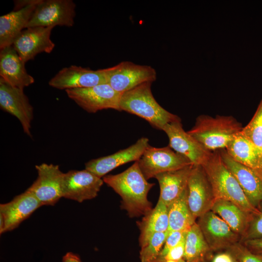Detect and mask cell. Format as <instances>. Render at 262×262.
Instances as JSON below:
<instances>
[{"label":"cell","mask_w":262,"mask_h":262,"mask_svg":"<svg viewBox=\"0 0 262 262\" xmlns=\"http://www.w3.org/2000/svg\"><path fill=\"white\" fill-rule=\"evenodd\" d=\"M75 8L76 4L72 0H40L26 28L72 27L76 16Z\"/></svg>","instance_id":"cell-7"},{"label":"cell","mask_w":262,"mask_h":262,"mask_svg":"<svg viewBox=\"0 0 262 262\" xmlns=\"http://www.w3.org/2000/svg\"><path fill=\"white\" fill-rule=\"evenodd\" d=\"M67 96L85 111L95 113L103 109L121 111L122 93L115 91L107 83L92 87L66 90Z\"/></svg>","instance_id":"cell-6"},{"label":"cell","mask_w":262,"mask_h":262,"mask_svg":"<svg viewBox=\"0 0 262 262\" xmlns=\"http://www.w3.org/2000/svg\"><path fill=\"white\" fill-rule=\"evenodd\" d=\"M40 0L32 2L17 10L0 17V49L12 46L14 40L25 29Z\"/></svg>","instance_id":"cell-21"},{"label":"cell","mask_w":262,"mask_h":262,"mask_svg":"<svg viewBox=\"0 0 262 262\" xmlns=\"http://www.w3.org/2000/svg\"><path fill=\"white\" fill-rule=\"evenodd\" d=\"M148 145V138H141L128 148L90 160L85 164V169L101 178L120 165L139 160Z\"/></svg>","instance_id":"cell-17"},{"label":"cell","mask_w":262,"mask_h":262,"mask_svg":"<svg viewBox=\"0 0 262 262\" xmlns=\"http://www.w3.org/2000/svg\"><path fill=\"white\" fill-rule=\"evenodd\" d=\"M54 27H35L23 30L12 46L24 63L33 60L40 53H50L55 44L50 38Z\"/></svg>","instance_id":"cell-14"},{"label":"cell","mask_w":262,"mask_h":262,"mask_svg":"<svg viewBox=\"0 0 262 262\" xmlns=\"http://www.w3.org/2000/svg\"><path fill=\"white\" fill-rule=\"evenodd\" d=\"M213 253L196 222L186 233L183 259L188 262H212Z\"/></svg>","instance_id":"cell-26"},{"label":"cell","mask_w":262,"mask_h":262,"mask_svg":"<svg viewBox=\"0 0 262 262\" xmlns=\"http://www.w3.org/2000/svg\"><path fill=\"white\" fill-rule=\"evenodd\" d=\"M193 165L190 164L178 170L160 173L155 177L160 185L159 199L167 207L186 188Z\"/></svg>","instance_id":"cell-22"},{"label":"cell","mask_w":262,"mask_h":262,"mask_svg":"<svg viewBox=\"0 0 262 262\" xmlns=\"http://www.w3.org/2000/svg\"><path fill=\"white\" fill-rule=\"evenodd\" d=\"M137 225L140 231L139 242L141 247L154 233L168 231V207L158 199L155 208L144 215L141 220L137 222Z\"/></svg>","instance_id":"cell-25"},{"label":"cell","mask_w":262,"mask_h":262,"mask_svg":"<svg viewBox=\"0 0 262 262\" xmlns=\"http://www.w3.org/2000/svg\"><path fill=\"white\" fill-rule=\"evenodd\" d=\"M103 180L86 170H71L64 174L63 197L78 202L95 198L103 183Z\"/></svg>","instance_id":"cell-12"},{"label":"cell","mask_w":262,"mask_h":262,"mask_svg":"<svg viewBox=\"0 0 262 262\" xmlns=\"http://www.w3.org/2000/svg\"><path fill=\"white\" fill-rule=\"evenodd\" d=\"M169 231L154 233L148 242L141 247V262H157Z\"/></svg>","instance_id":"cell-29"},{"label":"cell","mask_w":262,"mask_h":262,"mask_svg":"<svg viewBox=\"0 0 262 262\" xmlns=\"http://www.w3.org/2000/svg\"><path fill=\"white\" fill-rule=\"evenodd\" d=\"M211 211L222 219L241 238L245 234L253 215L243 211L232 202L221 199L214 200Z\"/></svg>","instance_id":"cell-24"},{"label":"cell","mask_w":262,"mask_h":262,"mask_svg":"<svg viewBox=\"0 0 262 262\" xmlns=\"http://www.w3.org/2000/svg\"><path fill=\"white\" fill-rule=\"evenodd\" d=\"M165 262H179L175 261H167Z\"/></svg>","instance_id":"cell-37"},{"label":"cell","mask_w":262,"mask_h":262,"mask_svg":"<svg viewBox=\"0 0 262 262\" xmlns=\"http://www.w3.org/2000/svg\"><path fill=\"white\" fill-rule=\"evenodd\" d=\"M103 69L106 82L122 94L143 83L153 82L157 78L156 71L151 66L130 61H122Z\"/></svg>","instance_id":"cell-5"},{"label":"cell","mask_w":262,"mask_h":262,"mask_svg":"<svg viewBox=\"0 0 262 262\" xmlns=\"http://www.w3.org/2000/svg\"><path fill=\"white\" fill-rule=\"evenodd\" d=\"M0 107L16 117L25 133L31 136L33 109L23 89L12 86L0 78Z\"/></svg>","instance_id":"cell-13"},{"label":"cell","mask_w":262,"mask_h":262,"mask_svg":"<svg viewBox=\"0 0 262 262\" xmlns=\"http://www.w3.org/2000/svg\"><path fill=\"white\" fill-rule=\"evenodd\" d=\"M185 238L169 251L164 258L165 262L167 261L179 262L183 259L185 252Z\"/></svg>","instance_id":"cell-33"},{"label":"cell","mask_w":262,"mask_h":262,"mask_svg":"<svg viewBox=\"0 0 262 262\" xmlns=\"http://www.w3.org/2000/svg\"><path fill=\"white\" fill-rule=\"evenodd\" d=\"M196 223L214 252L226 250L241 240L240 236L211 210L200 216Z\"/></svg>","instance_id":"cell-15"},{"label":"cell","mask_w":262,"mask_h":262,"mask_svg":"<svg viewBox=\"0 0 262 262\" xmlns=\"http://www.w3.org/2000/svg\"><path fill=\"white\" fill-rule=\"evenodd\" d=\"M212 262H236V261L229 252L225 251L214 256Z\"/></svg>","instance_id":"cell-35"},{"label":"cell","mask_w":262,"mask_h":262,"mask_svg":"<svg viewBox=\"0 0 262 262\" xmlns=\"http://www.w3.org/2000/svg\"><path fill=\"white\" fill-rule=\"evenodd\" d=\"M236 262H262V254L250 250L244 244L238 242L227 249Z\"/></svg>","instance_id":"cell-30"},{"label":"cell","mask_w":262,"mask_h":262,"mask_svg":"<svg viewBox=\"0 0 262 262\" xmlns=\"http://www.w3.org/2000/svg\"><path fill=\"white\" fill-rule=\"evenodd\" d=\"M42 205L30 192L26 190L11 201L0 205V215L4 222L3 233L17 227Z\"/></svg>","instance_id":"cell-19"},{"label":"cell","mask_w":262,"mask_h":262,"mask_svg":"<svg viewBox=\"0 0 262 262\" xmlns=\"http://www.w3.org/2000/svg\"><path fill=\"white\" fill-rule=\"evenodd\" d=\"M137 162L147 180L159 174L192 164L187 158L173 151L169 146L159 148L148 145Z\"/></svg>","instance_id":"cell-8"},{"label":"cell","mask_w":262,"mask_h":262,"mask_svg":"<svg viewBox=\"0 0 262 262\" xmlns=\"http://www.w3.org/2000/svg\"><path fill=\"white\" fill-rule=\"evenodd\" d=\"M105 83L107 82L103 69L94 70L75 65L63 68L49 82V86L65 90Z\"/></svg>","instance_id":"cell-16"},{"label":"cell","mask_w":262,"mask_h":262,"mask_svg":"<svg viewBox=\"0 0 262 262\" xmlns=\"http://www.w3.org/2000/svg\"><path fill=\"white\" fill-rule=\"evenodd\" d=\"M62 262H82V261L77 255L68 252L63 256Z\"/></svg>","instance_id":"cell-36"},{"label":"cell","mask_w":262,"mask_h":262,"mask_svg":"<svg viewBox=\"0 0 262 262\" xmlns=\"http://www.w3.org/2000/svg\"><path fill=\"white\" fill-rule=\"evenodd\" d=\"M250 250L257 254H262V238L242 242Z\"/></svg>","instance_id":"cell-34"},{"label":"cell","mask_w":262,"mask_h":262,"mask_svg":"<svg viewBox=\"0 0 262 262\" xmlns=\"http://www.w3.org/2000/svg\"><path fill=\"white\" fill-rule=\"evenodd\" d=\"M25 64L12 45L1 49L0 78L12 86L23 89L34 82Z\"/></svg>","instance_id":"cell-20"},{"label":"cell","mask_w":262,"mask_h":262,"mask_svg":"<svg viewBox=\"0 0 262 262\" xmlns=\"http://www.w3.org/2000/svg\"><path fill=\"white\" fill-rule=\"evenodd\" d=\"M189 210L196 219L211 210L215 198L202 165H193L187 186Z\"/></svg>","instance_id":"cell-11"},{"label":"cell","mask_w":262,"mask_h":262,"mask_svg":"<svg viewBox=\"0 0 262 262\" xmlns=\"http://www.w3.org/2000/svg\"><path fill=\"white\" fill-rule=\"evenodd\" d=\"M37 178L26 190L33 195L42 206L55 205L62 196L64 173L58 165L43 163L35 165Z\"/></svg>","instance_id":"cell-9"},{"label":"cell","mask_w":262,"mask_h":262,"mask_svg":"<svg viewBox=\"0 0 262 262\" xmlns=\"http://www.w3.org/2000/svg\"><path fill=\"white\" fill-rule=\"evenodd\" d=\"M202 166L212 186L215 199L231 201L251 214L259 213V210L250 203L236 179L224 164L219 150L212 152Z\"/></svg>","instance_id":"cell-2"},{"label":"cell","mask_w":262,"mask_h":262,"mask_svg":"<svg viewBox=\"0 0 262 262\" xmlns=\"http://www.w3.org/2000/svg\"><path fill=\"white\" fill-rule=\"evenodd\" d=\"M187 187L180 196L168 206V231H187L196 223L187 201Z\"/></svg>","instance_id":"cell-27"},{"label":"cell","mask_w":262,"mask_h":262,"mask_svg":"<svg viewBox=\"0 0 262 262\" xmlns=\"http://www.w3.org/2000/svg\"><path fill=\"white\" fill-rule=\"evenodd\" d=\"M221 157L236 179L250 203L258 208L262 202V179L250 168L234 160L225 149L219 150Z\"/></svg>","instance_id":"cell-18"},{"label":"cell","mask_w":262,"mask_h":262,"mask_svg":"<svg viewBox=\"0 0 262 262\" xmlns=\"http://www.w3.org/2000/svg\"><path fill=\"white\" fill-rule=\"evenodd\" d=\"M241 131L234 136L225 149L234 160L250 168L262 179V157Z\"/></svg>","instance_id":"cell-23"},{"label":"cell","mask_w":262,"mask_h":262,"mask_svg":"<svg viewBox=\"0 0 262 262\" xmlns=\"http://www.w3.org/2000/svg\"><path fill=\"white\" fill-rule=\"evenodd\" d=\"M179 262H188L186 261L184 259H182V260L180 261Z\"/></svg>","instance_id":"cell-38"},{"label":"cell","mask_w":262,"mask_h":262,"mask_svg":"<svg viewBox=\"0 0 262 262\" xmlns=\"http://www.w3.org/2000/svg\"><path fill=\"white\" fill-rule=\"evenodd\" d=\"M243 128L232 116H198L188 133L207 150L213 152L225 149L234 136Z\"/></svg>","instance_id":"cell-4"},{"label":"cell","mask_w":262,"mask_h":262,"mask_svg":"<svg viewBox=\"0 0 262 262\" xmlns=\"http://www.w3.org/2000/svg\"><path fill=\"white\" fill-rule=\"evenodd\" d=\"M162 131L168 137L169 147L194 165H202L212 153L183 130L180 118L166 124Z\"/></svg>","instance_id":"cell-10"},{"label":"cell","mask_w":262,"mask_h":262,"mask_svg":"<svg viewBox=\"0 0 262 262\" xmlns=\"http://www.w3.org/2000/svg\"><path fill=\"white\" fill-rule=\"evenodd\" d=\"M258 209L259 213L253 214L248 228L241 241L262 238V202Z\"/></svg>","instance_id":"cell-31"},{"label":"cell","mask_w":262,"mask_h":262,"mask_svg":"<svg viewBox=\"0 0 262 262\" xmlns=\"http://www.w3.org/2000/svg\"><path fill=\"white\" fill-rule=\"evenodd\" d=\"M102 180L120 196L121 208L130 217L144 216L152 209L147 194L154 184L147 181L137 161L124 171L106 175Z\"/></svg>","instance_id":"cell-1"},{"label":"cell","mask_w":262,"mask_h":262,"mask_svg":"<svg viewBox=\"0 0 262 262\" xmlns=\"http://www.w3.org/2000/svg\"><path fill=\"white\" fill-rule=\"evenodd\" d=\"M152 83H143L122 93L120 109L145 119L153 127L162 130L166 124L180 118L165 110L156 101L151 92Z\"/></svg>","instance_id":"cell-3"},{"label":"cell","mask_w":262,"mask_h":262,"mask_svg":"<svg viewBox=\"0 0 262 262\" xmlns=\"http://www.w3.org/2000/svg\"><path fill=\"white\" fill-rule=\"evenodd\" d=\"M241 131L256 147L262 159V99L253 117Z\"/></svg>","instance_id":"cell-28"},{"label":"cell","mask_w":262,"mask_h":262,"mask_svg":"<svg viewBox=\"0 0 262 262\" xmlns=\"http://www.w3.org/2000/svg\"><path fill=\"white\" fill-rule=\"evenodd\" d=\"M187 231H169L157 262H165L164 258L169 251L186 237Z\"/></svg>","instance_id":"cell-32"}]
</instances>
